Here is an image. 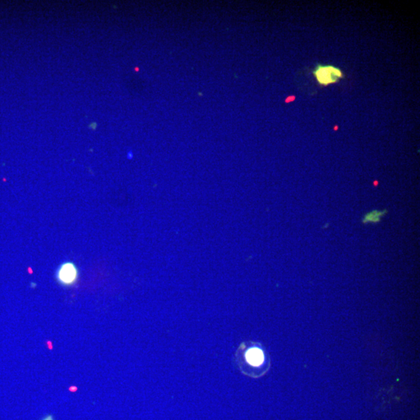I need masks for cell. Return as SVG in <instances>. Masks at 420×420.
<instances>
[{"label": "cell", "mask_w": 420, "mask_h": 420, "mask_svg": "<svg viewBox=\"0 0 420 420\" xmlns=\"http://www.w3.org/2000/svg\"><path fill=\"white\" fill-rule=\"evenodd\" d=\"M312 74L320 87H328L345 79L343 71L333 65L317 64L312 70Z\"/></svg>", "instance_id": "1"}, {"label": "cell", "mask_w": 420, "mask_h": 420, "mask_svg": "<svg viewBox=\"0 0 420 420\" xmlns=\"http://www.w3.org/2000/svg\"><path fill=\"white\" fill-rule=\"evenodd\" d=\"M388 213L386 209L385 210H378L375 209L368 214H365L364 217L362 218V224H378L381 222V219L383 218L384 216Z\"/></svg>", "instance_id": "4"}, {"label": "cell", "mask_w": 420, "mask_h": 420, "mask_svg": "<svg viewBox=\"0 0 420 420\" xmlns=\"http://www.w3.org/2000/svg\"><path fill=\"white\" fill-rule=\"evenodd\" d=\"M245 359L248 364L257 368L264 362V353L259 348L251 347L246 351Z\"/></svg>", "instance_id": "3"}, {"label": "cell", "mask_w": 420, "mask_h": 420, "mask_svg": "<svg viewBox=\"0 0 420 420\" xmlns=\"http://www.w3.org/2000/svg\"><path fill=\"white\" fill-rule=\"evenodd\" d=\"M41 420H54V417L51 415H46V416L44 417V418H43Z\"/></svg>", "instance_id": "5"}, {"label": "cell", "mask_w": 420, "mask_h": 420, "mask_svg": "<svg viewBox=\"0 0 420 420\" xmlns=\"http://www.w3.org/2000/svg\"><path fill=\"white\" fill-rule=\"evenodd\" d=\"M80 273L74 263L67 261L63 263L56 271V280L61 286L70 287L78 281Z\"/></svg>", "instance_id": "2"}]
</instances>
